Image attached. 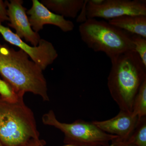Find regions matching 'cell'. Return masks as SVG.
I'll return each mask as SVG.
<instances>
[{
	"label": "cell",
	"mask_w": 146,
	"mask_h": 146,
	"mask_svg": "<svg viewBox=\"0 0 146 146\" xmlns=\"http://www.w3.org/2000/svg\"><path fill=\"white\" fill-rule=\"evenodd\" d=\"M82 42L95 52L104 53L110 61L128 51L134 50L131 35L108 22L89 18L80 25Z\"/></svg>",
	"instance_id": "obj_4"
},
{
	"label": "cell",
	"mask_w": 146,
	"mask_h": 146,
	"mask_svg": "<svg viewBox=\"0 0 146 146\" xmlns=\"http://www.w3.org/2000/svg\"><path fill=\"white\" fill-rule=\"evenodd\" d=\"M88 1L42 0L41 3L52 12L66 18H75L83 9Z\"/></svg>",
	"instance_id": "obj_11"
},
{
	"label": "cell",
	"mask_w": 146,
	"mask_h": 146,
	"mask_svg": "<svg viewBox=\"0 0 146 146\" xmlns=\"http://www.w3.org/2000/svg\"><path fill=\"white\" fill-rule=\"evenodd\" d=\"M7 15L9 22L8 25L16 31L15 33L33 46H38L41 39L38 33L32 28L27 14V9L23 5L22 0L6 1Z\"/></svg>",
	"instance_id": "obj_8"
},
{
	"label": "cell",
	"mask_w": 146,
	"mask_h": 146,
	"mask_svg": "<svg viewBox=\"0 0 146 146\" xmlns=\"http://www.w3.org/2000/svg\"><path fill=\"white\" fill-rule=\"evenodd\" d=\"M25 93L18 92L7 82L0 79V96L7 100L14 102L23 97Z\"/></svg>",
	"instance_id": "obj_15"
},
{
	"label": "cell",
	"mask_w": 146,
	"mask_h": 146,
	"mask_svg": "<svg viewBox=\"0 0 146 146\" xmlns=\"http://www.w3.org/2000/svg\"><path fill=\"white\" fill-rule=\"evenodd\" d=\"M39 136L34 114L25 104L24 97L11 102L0 96V142L3 145L18 146Z\"/></svg>",
	"instance_id": "obj_3"
},
{
	"label": "cell",
	"mask_w": 146,
	"mask_h": 146,
	"mask_svg": "<svg viewBox=\"0 0 146 146\" xmlns=\"http://www.w3.org/2000/svg\"><path fill=\"white\" fill-rule=\"evenodd\" d=\"M27 13L32 28L38 33L46 25L55 26L64 32L72 31L74 28L72 21L50 11L38 0H32L31 8Z\"/></svg>",
	"instance_id": "obj_9"
},
{
	"label": "cell",
	"mask_w": 146,
	"mask_h": 146,
	"mask_svg": "<svg viewBox=\"0 0 146 146\" xmlns=\"http://www.w3.org/2000/svg\"><path fill=\"white\" fill-rule=\"evenodd\" d=\"M0 146H4L3 145V144L1 143V142H0Z\"/></svg>",
	"instance_id": "obj_21"
},
{
	"label": "cell",
	"mask_w": 146,
	"mask_h": 146,
	"mask_svg": "<svg viewBox=\"0 0 146 146\" xmlns=\"http://www.w3.org/2000/svg\"><path fill=\"white\" fill-rule=\"evenodd\" d=\"M107 85L120 110L132 112L134 98L146 79V66L134 50L128 51L111 61Z\"/></svg>",
	"instance_id": "obj_2"
},
{
	"label": "cell",
	"mask_w": 146,
	"mask_h": 146,
	"mask_svg": "<svg viewBox=\"0 0 146 146\" xmlns=\"http://www.w3.org/2000/svg\"><path fill=\"white\" fill-rule=\"evenodd\" d=\"M126 142L136 146H146V117L138 119L133 133Z\"/></svg>",
	"instance_id": "obj_14"
},
{
	"label": "cell",
	"mask_w": 146,
	"mask_h": 146,
	"mask_svg": "<svg viewBox=\"0 0 146 146\" xmlns=\"http://www.w3.org/2000/svg\"><path fill=\"white\" fill-rule=\"evenodd\" d=\"M42 122L61 131L65 135L64 143L81 146H107L118 136L108 134L99 128L93 122L81 119L68 123L57 119L52 110L42 116Z\"/></svg>",
	"instance_id": "obj_5"
},
{
	"label": "cell",
	"mask_w": 146,
	"mask_h": 146,
	"mask_svg": "<svg viewBox=\"0 0 146 146\" xmlns=\"http://www.w3.org/2000/svg\"><path fill=\"white\" fill-rule=\"evenodd\" d=\"M134 50L139 56L146 66V38L135 35H131Z\"/></svg>",
	"instance_id": "obj_16"
},
{
	"label": "cell",
	"mask_w": 146,
	"mask_h": 146,
	"mask_svg": "<svg viewBox=\"0 0 146 146\" xmlns=\"http://www.w3.org/2000/svg\"><path fill=\"white\" fill-rule=\"evenodd\" d=\"M44 143L45 141L39 139H32L18 146H41Z\"/></svg>",
	"instance_id": "obj_18"
},
{
	"label": "cell",
	"mask_w": 146,
	"mask_h": 146,
	"mask_svg": "<svg viewBox=\"0 0 146 146\" xmlns=\"http://www.w3.org/2000/svg\"><path fill=\"white\" fill-rule=\"evenodd\" d=\"M86 19L103 18L109 21L128 15L146 16L145 1L103 0L100 4L87 1L85 8Z\"/></svg>",
	"instance_id": "obj_6"
},
{
	"label": "cell",
	"mask_w": 146,
	"mask_h": 146,
	"mask_svg": "<svg viewBox=\"0 0 146 146\" xmlns=\"http://www.w3.org/2000/svg\"><path fill=\"white\" fill-rule=\"evenodd\" d=\"M108 22L129 34L146 38V16H125L109 20Z\"/></svg>",
	"instance_id": "obj_12"
},
{
	"label": "cell",
	"mask_w": 146,
	"mask_h": 146,
	"mask_svg": "<svg viewBox=\"0 0 146 146\" xmlns=\"http://www.w3.org/2000/svg\"><path fill=\"white\" fill-rule=\"evenodd\" d=\"M131 114L138 119L146 117V79L141 84L134 98Z\"/></svg>",
	"instance_id": "obj_13"
},
{
	"label": "cell",
	"mask_w": 146,
	"mask_h": 146,
	"mask_svg": "<svg viewBox=\"0 0 146 146\" xmlns=\"http://www.w3.org/2000/svg\"><path fill=\"white\" fill-rule=\"evenodd\" d=\"M43 70L22 50L0 42V74L16 91L38 95L49 101Z\"/></svg>",
	"instance_id": "obj_1"
},
{
	"label": "cell",
	"mask_w": 146,
	"mask_h": 146,
	"mask_svg": "<svg viewBox=\"0 0 146 146\" xmlns=\"http://www.w3.org/2000/svg\"><path fill=\"white\" fill-rule=\"evenodd\" d=\"M5 21H9L6 2L0 0V24Z\"/></svg>",
	"instance_id": "obj_17"
},
{
	"label": "cell",
	"mask_w": 146,
	"mask_h": 146,
	"mask_svg": "<svg viewBox=\"0 0 146 146\" xmlns=\"http://www.w3.org/2000/svg\"><path fill=\"white\" fill-rule=\"evenodd\" d=\"M110 146H136L133 144L129 143L126 141H117L116 139L111 142Z\"/></svg>",
	"instance_id": "obj_19"
},
{
	"label": "cell",
	"mask_w": 146,
	"mask_h": 146,
	"mask_svg": "<svg viewBox=\"0 0 146 146\" xmlns=\"http://www.w3.org/2000/svg\"><path fill=\"white\" fill-rule=\"evenodd\" d=\"M110 145H108V146H110Z\"/></svg>",
	"instance_id": "obj_22"
},
{
	"label": "cell",
	"mask_w": 146,
	"mask_h": 146,
	"mask_svg": "<svg viewBox=\"0 0 146 146\" xmlns=\"http://www.w3.org/2000/svg\"><path fill=\"white\" fill-rule=\"evenodd\" d=\"M0 34L7 42L26 53L43 71L52 64L58 56L57 50L52 43L44 39H40L38 46H30L2 24H0Z\"/></svg>",
	"instance_id": "obj_7"
},
{
	"label": "cell",
	"mask_w": 146,
	"mask_h": 146,
	"mask_svg": "<svg viewBox=\"0 0 146 146\" xmlns=\"http://www.w3.org/2000/svg\"><path fill=\"white\" fill-rule=\"evenodd\" d=\"M138 120L131 112L120 110L117 115L109 119L92 122L104 132L117 136V141H126L133 133Z\"/></svg>",
	"instance_id": "obj_10"
},
{
	"label": "cell",
	"mask_w": 146,
	"mask_h": 146,
	"mask_svg": "<svg viewBox=\"0 0 146 146\" xmlns=\"http://www.w3.org/2000/svg\"><path fill=\"white\" fill-rule=\"evenodd\" d=\"M45 144V143H44L42 144V146H44ZM63 146H81L76 145H72V144H66V145H63Z\"/></svg>",
	"instance_id": "obj_20"
}]
</instances>
